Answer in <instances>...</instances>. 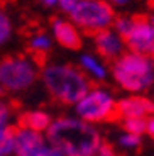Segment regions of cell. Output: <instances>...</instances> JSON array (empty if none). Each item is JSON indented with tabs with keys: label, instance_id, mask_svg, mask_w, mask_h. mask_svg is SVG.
<instances>
[{
	"label": "cell",
	"instance_id": "cell-1",
	"mask_svg": "<svg viewBox=\"0 0 154 156\" xmlns=\"http://www.w3.org/2000/svg\"><path fill=\"white\" fill-rule=\"evenodd\" d=\"M44 136L47 144L65 156H95L103 143L95 126L71 115L53 119Z\"/></svg>",
	"mask_w": 154,
	"mask_h": 156
},
{
	"label": "cell",
	"instance_id": "cell-2",
	"mask_svg": "<svg viewBox=\"0 0 154 156\" xmlns=\"http://www.w3.org/2000/svg\"><path fill=\"white\" fill-rule=\"evenodd\" d=\"M47 94L65 105H75L92 88V82L80 68L68 63H49L39 71Z\"/></svg>",
	"mask_w": 154,
	"mask_h": 156
},
{
	"label": "cell",
	"instance_id": "cell-3",
	"mask_svg": "<svg viewBox=\"0 0 154 156\" xmlns=\"http://www.w3.org/2000/svg\"><path fill=\"white\" fill-rule=\"evenodd\" d=\"M112 78L131 95L144 94L154 85V58L125 51L112 61Z\"/></svg>",
	"mask_w": 154,
	"mask_h": 156
},
{
	"label": "cell",
	"instance_id": "cell-4",
	"mask_svg": "<svg viewBox=\"0 0 154 156\" xmlns=\"http://www.w3.org/2000/svg\"><path fill=\"white\" fill-rule=\"evenodd\" d=\"M115 17V9L107 0H80L76 7L69 12V20L80 31L88 34H96L112 27Z\"/></svg>",
	"mask_w": 154,
	"mask_h": 156
},
{
	"label": "cell",
	"instance_id": "cell-5",
	"mask_svg": "<svg viewBox=\"0 0 154 156\" xmlns=\"http://www.w3.org/2000/svg\"><path fill=\"white\" fill-rule=\"evenodd\" d=\"M76 117L83 122L95 126L117 119V100L105 88H90L75 104Z\"/></svg>",
	"mask_w": 154,
	"mask_h": 156
},
{
	"label": "cell",
	"instance_id": "cell-6",
	"mask_svg": "<svg viewBox=\"0 0 154 156\" xmlns=\"http://www.w3.org/2000/svg\"><path fill=\"white\" fill-rule=\"evenodd\" d=\"M39 76V68L31 56H7L0 59V87L5 92H24Z\"/></svg>",
	"mask_w": 154,
	"mask_h": 156
},
{
	"label": "cell",
	"instance_id": "cell-7",
	"mask_svg": "<svg viewBox=\"0 0 154 156\" xmlns=\"http://www.w3.org/2000/svg\"><path fill=\"white\" fill-rule=\"evenodd\" d=\"M120 37L125 49L154 58V26L147 16H131L127 29Z\"/></svg>",
	"mask_w": 154,
	"mask_h": 156
},
{
	"label": "cell",
	"instance_id": "cell-8",
	"mask_svg": "<svg viewBox=\"0 0 154 156\" xmlns=\"http://www.w3.org/2000/svg\"><path fill=\"white\" fill-rule=\"evenodd\" d=\"M154 115V98L147 95H129L117 100V119H147Z\"/></svg>",
	"mask_w": 154,
	"mask_h": 156
},
{
	"label": "cell",
	"instance_id": "cell-9",
	"mask_svg": "<svg viewBox=\"0 0 154 156\" xmlns=\"http://www.w3.org/2000/svg\"><path fill=\"white\" fill-rule=\"evenodd\" d=\"M46 146L47 141L44 134L16 126V134H14V153H16V156H41V153L44 151Z\"/></svg>",
	"mask_w": 154,
	"mask_h": 156
},
{
	"label": "cell",
	"instance_id": "cell-10",
	"mask_svg": "<svg viewBox=\"0 0 154 156\" xmlns=\"http://www.w3.org/2000/svg\"><path fill=\"white\" fill-rule=\"evenodd\" d=\"M51 32L56 43L63 46L65 49L78 51L83 46V36L81 31L75 26L71 20L63 19V17H54L51 20Z\"/></svg>",
	"mask_w": 154,
	"mask_h": 156
},
{
	"label": "cell",
	"instance_id": "cell-11",
	"mask_svg": "<svg viewBox=\"0 0 154 156\" xmlns=\"http://www.w3.org/2000/svg\"><path fill=\"white\" fill-rule=\"evenodd\" d=\"M93 44H95L98 56L108 59V61H115L119 56L125 53V44H124L122 37L112 27L93 34Z\"/></svg>",
	"mask_w": 154,
	"mask_h": 156
},
{
	"label": "cell",
	"instance_id": "cell-12",
	"mask_svg": "<svg viewBox=\"0 0 154 156\" xmlns=\"http://www.w3.org/2000/svg\"><path fill=\"white\" fill-rule=\"evenodd\" d=\"M53 122V117L46 112V110L36 109V110H27V112L20 114L19 117V127L29 129V131H34V133H41L44 134L47 131V127Z\"/></svg>",
	"mask_w": 154,
	"mask_h": 156
},
{
	"label": "cell",
	"instance_id": "cell-13",
	"mask_svg": "<svg viewBox=\"0 0 154 156\" xmlns=\"http://www.w3.org/2000/svg\"><path fill=\"white\" fill-rule=\"evenodd\" d=\"M80 71L85 75L86 78H92L95 82H103L105 78L108 76V70L105 66V63L102 61L100 58H96L93 55H88V53H83L80 56Z\"/></svg>",
	"mask_w": 154,
	"mask_h": 156
},
{
	"label": "cell",
	"instance_id": "cell-14",
	"mask_svg": "<svg viewBox=\"0 0 154 156\" xmlns=\"http://www.w3.org/2000/svg\"><path fill=\"white\" fill-rule=\"evenodd\" d=\"M27 46L36 58H46V55L53 49V39L46 32H37V34L31 36Z\"/></svg>",
	"mask_w": 154,
	"mask_h": 156
},
{
	"label": "cell",
	"instance_id": "cell-15",
	"mask_svg": "<svg viewBox=\"0 0 154 156\" xmlns=\"http://www.w3.org/2000/svg\"><path fill=\"white\" fill-rule=\"evenodd\" d=\"M14 134L16 126H2L0 127V156H9L14 153Z\"/></svg>",
	"mask_w": 154,
	"mask_h": 156
},
{
	"label": "cell",
	"instance_id": "cell-16",
	"mask_svg": "<svg viewBox=\"0 0 154 156\" xmlns=\"http://www.w3.org/2000/svg\"><path fill=\"white\" fill-rule=\"evenodd\" d=\"M122 126L125 133L142 137L146 131V119H122Z\"/></svg>",
	"mask_w": 154,
	"mask_h": 156
},
{
	"label": "cell",
	"instance_id": "cell-17",
	"mask_svg": "<svg viewBox=\"0 0 154 156\" xmlns=\"http://www.w3.org/2000/svg\"><path fill=\"white\" fill-rule=\"evenodd\" d=\"M12 37V22L10 17L7 16V12L0 9V48L5 43H9V39Z\"/></svg>",
	"mask_w": 154,
	"mask_h": 156
},
{
	"label": "cell",
	"instance_id": "cell-18",
	"mask_svg": "<svg viewBox=\"0 0 154 156\" xmlns=\"http://www.w3.org/2000/svg\"><path fill=\"white\" fill-rule=\"evenodd\" d=\"M142 143V137L141 136H134V134H129V133H124L122 136L119 137V144L125 149H137Z\"/></svg>",
	"mask_w": 154,
	"mask_h": 156
},
{
	"label": "cell",
	"instance_id": "cell-19",
	"mask_svg": "<svg viewBox=\"0 0 154 156\" xmlns=\"http://www.w3.org/2000/svg\"><path fill=\"white\" fill-rule=\"evenodd\" d=\"M78 2H80V0H58V4H56V5L59 7V10H61V12H65V14H68V16H69V12L76 7Z\"/></svg>",
	"mask_w": 154,
	"mask_h": 156
},
{
	"label": "cell",
	"instance_id": "cell-20",
	"mask_svg": "<svg viewBox=\"0 0 154 156\" xmlns=\"http://www.w3.org/2000/svg\"><path fill=\"white\" fill-rule=\"evenodd\" d=\"M9 119H10V109H9V105L5 102L0 100V127L2 126H7Z\"/></svg>",
	"mask_w": 154,
	"mask_h": 156
},
{
	"label": "cell",
	"instance_id": "cell-21",
	"mask_svg": "<svg viewBox=\"0 0 154 156\" xmlns=\"http://www.w3.org/2000/svg\"><path fill=\"white\" fill-rule=\"evenodd\" d=\"M95 156H119V154H117V151L112 148L110 144H107V143H102Z\"/></svg>",
	"mask_w": 154,
	"mask_h": 156
},
{
	"label": "cell",
	"instance_id": "cell-22",
	"mask_svg": "<svg viewBox=\"0 0 154 156\" xmlns=\"http://www.w3.org/2000/svg\"><path fill=\"white\" fill-rule=\"evenodd\" d=\"M144 134H147L151 139H154V115L146 119V131H144Z\"/></svg>",
	"mask_w": 154,
	"mask_h": 156
},
{
	"label": "cell",
	"instance_id": "cell-23",
	"mask_svg": "<svg viewBox=\"0 0 154 156\" xmlns=\"http://www.w3.org/2000/svg\"><path fill=\"white\" fill-rule=\"evenodd\" d=\"M41 156H65V154H63V153H59L58 149H54L53 146L47 144L46 148H44V151L41 153Z\"/></svg>",
	"mask_w": 154,
	"mask_h": 156
},
{
	"label": "cell",
	"instance_id": "cell-24",
	"mask_svg": "<svg viewBox=\"0 0 154 156\" xmlns=\"http://www.w3.org/2000/svg\"><path fill=\"white\" fill-rule=\"evenodd\" d=\"M107 2L114 7V5H127L131 0H107Z\"/></svg>",
	"mask_w": 154,
	"mask_h": 156
},
{
	"label": "cell",
	"instance_id": "cell-25",
	"mask_svg": "<svg viewBox=\"0 0 154 156\" xmlns=\"http://www.w3.org/2000/svg\"><path fill=\"white\" fill-rule=\"evenodd\" d=\"M39 2H41L44 7H56V4H58V0H39Z\"/></svg>",
	"mask_w": 154,
	"mask_h": 156
},
{
	"label": "cell",
	"instance_id": "cell-26",
	"mask_svg": "<svg viewBox=\"0 0 154 156\" xmlns=\"http://www.w3.org/2000/svg\"><path fill=\"white\" fill-rule=\"evenodd\" d=\"M4 94H5V90L2 88V87H0V95H4Z\"/></svg>",
	"mask_w": 154,
	"mask_h": 156
},
{
	"label": "cell",
	"instance_id": "cell-27",
	"mask_svg": "<svg viewBox=\"0 0 154 156\" xmlns=\"http://www.w3.org/2000/svg\"><path fill=\"white\" fill-rule=\"evenodd\" d=\"M152 87H154V85H152Z\"/></svg>",
	"mask_w": 154,
	"mask_h": 156
}]
</instances>
